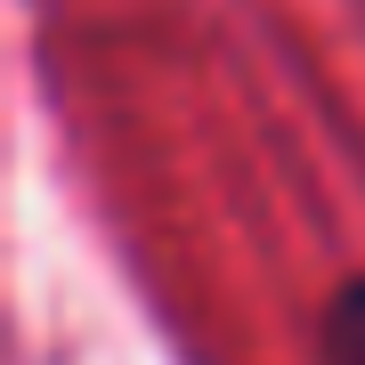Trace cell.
I'll return each instance as SVG.
<instances>
[{
    "label": "cell",
    "mask_w": 365,
    "mask_h": 365,
    "mask_svg": "<svg viewBox=\"0 0 365 365\" xmlns=\"http://www.w3.org/2000/svg\"><path fill=\"white\" fill-rule=\"evenodd\" d=\"M325 365H365V276H349L325 309Z\"/></svg>",
    "instance_id": "obj_1"
}]
</instances>
